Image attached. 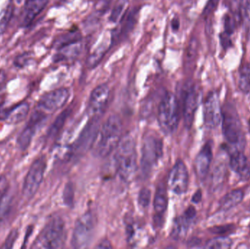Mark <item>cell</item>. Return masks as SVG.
Masks as SVG:
<instances>
[{"mask_svg":"<svg viewBox=\"0 0 250 249\" xmlns=\"http://www.w3.org/2000/svg\"><path fill=\"white\" fill-rule=\"evenodd\" d=\"M81 38H82V35L79 30L70 31L67 33L59 37L54 42V45L58 49H60L65 45H70L74 42H80Z\"/></svg>","mask_w":250,"mask_h":249,"instance_id":"obj_27","label":"cell"},{"mask_svg":"<svg viewBox=\"0 0 250 249\" xmlns=\"http://www.w3.org/2000/svg\"><path fill=\"white\" fill-rule=\"evenodd\" d=\"M233 241L228 237H218L210 240L206 244L204 248L211 249H228L232 247Z\"/></svg>","mask_w":250,"mask_h":249,"instance_id":"obj_32","label":"cell"},{"mask_svg":"<svg viewBox=\"0 0 250 249\" xmlns=\"http://www.w3.org/2000/svg\"><path fill=\"white\" fill-rule=\"evenodd\" d=\"M222 128L225 138L233 149L231 153L242 151L245 147V134L238 113L231 105H226L223 109Z\"/></svg>","mask_w":250,"mask_h":249,"instance_id":"obj_3","label":"cell"},{"mask_svg":"<svg viewBox=\"0 0 250 249\" xmlns=\"http://www.w3.org/2000/svg\"><path fill=\"white\" fill-rule=\"evenodd\" d=\"M141 153V172L148 175L163 156V140L156 134H147L143 141Z\"/></svg>","mask_w":250,"mask_h":249,"instance_id":"obj_6","label":"cell"},{"mask_svg":"<svg viewBox=\"0 0 250 249\" xmlns=\"http://www.w3.org/2000/svg\"><path fill=\"white\" fill-rule=\"evenodd\" d=\"M110 93L111 91L106 84L99 85L92 91L89 102V111L92 114L98 115L104 112L108 104Z\"/></svg>","mask_w":250,"mask_h":249,"instance_id":"obj_14","label":"cell"},{"mask_svg":"<svg viewBox=\"0 0 250 249\" xmlns=\"http://www.w3.org/2000/svg\"><path fill=\"white\" fill-rule=\"evenodd\" d=\"M244 199V192L236 190L226 194L219 203V209L222 211H229L242 203Z\"/></svg>","mask_w":250,"mask_h":249,"instance_id":"obj_21","label":"cell"},{"mask_svg":"<svg viewBox=\"0 0 250 249\" xmlns=\"http://www.w3.org/2000/svg\"><path fill=\"white\" fill-rule=\"evenodd\" d=\"M212 157V146L210 142H208L200 151L195 161V172L200 179H205L208 175Z\"/></svg>","mask_w":250,"mask_h":249,"instance_id":"obj_18","label":"cell"},{"mask_svg":"<svg viewBox=\"0 0 250 249\" xmlns=\"http://www.w3.org/2000/svg\"><path fill=\"white\" fill-rule=\"evenodd\" d=\"M66 241L64 222L59 217L51 219L41 231L32 248L55 249L63 248Z\"/></svg>","mask_w":250,"mask_h":249,"instance_id":"obj_4","label":"cell"},{"mask_svg":"<svg viewBox=\"0 0 250 249\" xmlns=\"http://www.w3.org/2000/svg\"><path fill=\"white\" fill-rule=\"evenodd\" d=\"M129 0H117L109 16L110 21L118 23L127 13Z\"/></svg>","mask_w":250,"mask_h":249,"instance_id":"obj_26","label":"cell"},{"mask_svg":"<svg viewBox=\"0 0 250 249\" xmlns=\"http://www.w3.org/2000/svg\"><path fill=\"white\" fill-rule=\"evenodd\" d=\"M16 232H13L10 233L8 238H7V241L4 243L3 248H11L13 247V244H14L15 240H16Z\"/></svg>","mask_w":250,"mask_h":249,"instance_id":"obj_41","label":"cell"},{"mask_svg":"<svg viewBox=\"0 0 250 249\" xmlns=\"http://www.w3.org/2000/svg\"><path fill=\"white\" fill-rule=\"evenodd\" d=\"M219 1L220 0H208V3H207V6H206L204 10V16H208L211 14L217 8Z\"/></svg>","mask_w":250,"mask_h":249,"instance_id":"obj_36","label":"cell"},{"mask_svg":"<svg viewBox=\"0 0 250 249\" xmlns=\"http://www.w3.org/2000/svg\"><path fill=\"white\" fill-rule=\"evenodd\" d=\"M239 13L245 32L250 38V0H239Z\"/></svg>","mask_w":250,"mask_h":249,"instance_id":"obj_28","label":"cell"},{"mask_svg":"<svg viewBox=\"0 0 250 249\" xmlns=\"http://www.w3.org/2000/svg\"><path fill=\"white\" fill-rule=\"evenodd\" d=\"M139 10L134 8L129 13H126L124 17L120 21V25L117 26L111 35V41L118 42L120 39H123L128 35L135 26L138 20Z\"/></svg>","mask_w":250,"mask_h":249,"instance_id":"obj_17","label":"cell"},{"mask_svg":"<svg viewBox=\"0 0 250 249\" xmlns=\"http://www.w3.org/2000/svg\"><path fill=\"white\" fill-rule=\"evenodd\" d=\"M123 124L120 117L111 115L103 124L94 141V153L100 157L109 156L122 139Z\"/></svg>","mask_w":250,"mask_h":249,"instance_id":"obj_1","label":"cell"},{"mask_svg":"<svg viewBox=\"0 0 250 249\" xmlns=\"http://www.w3.org/2000/svg\"><path fill=\"white\" fill-rule=\"evenodd\" d=\"M172 28H173V30L176 31L179 29V26H180V23H179V19L177 18H174L172 20Z\"/></svg>","mask_w":250,"mask_h":249,"instance_id":"obj_44","label":"cell"},{"mask_svg":"<svg viewBox=\"0 0 250 249\" xmlns=\"http://www.w3.org/2000/svg\"><path fill=\"white\" fill-rule=\"evenodd\" d=\"M192 221L185 214L176 218L172 226L171 237L173 239L179 240L185 237Z\"/></svg>","mask_w":250,"mask_h":249,"instance_id":"obj_22","label":"cell"},{"mask_svg":"<svg viewBox=\"0 0 250 249\" xmlns=\"http://www.w3.org/2000/svg\"></svg>","mask_w":250,"mask_h":249,"instance_id":"obj_45","label":"cell"},{"mask_svg":"<svg viewBox=\"0 0 250 249\" xmlns=\"http://www.w3.org/2000/svg\"><path fill=\"white\" fill-rule=\"evenodd\" d=\"M111 3V0H100L96 5L97 11L100 12L101 13H105L104 12L108 9Z\"/></svg>","mask_w":250,"mask_h":249,"instance_id":"obj_39","label":"cell"},{"mask_svg":"<svg viewBox=\"0 0 250 249\" xmlns=\"http://www.w3.org/2000/svg\"><path fill=\"white\" fill-rule=\"evenodd\" d=\"M239 88L245 93L250 92V65H245L239 75Z\"/></svg>","mask_w":250,"mask_h":249,"instance_id":"obj_33","label":"cell"},{"mask_svg":"<svg viewBox=\"0 0 250 249\" xmlns=\"http://www.w3.org/2000/svg\"><path fill=\"white\" fill-rule=\"evenodd\" d=\"M250 162L244 154L242 151H236L231 153L230 159V167L232 171L240 175L249 167Z\"/></svg>","mask_w":250,"mask_h":249,"instance_id":"obj_24","label":"cell"},{"mask_svg":"<svg viewBox=\"0 0 250 249\" xmlns=\"http://www.w3.org/2000/svg\"><path fill=\"white\" fill-rule=\"evenodd\" d=\"M13 10L14 7L12 3H10L0 12V35L7 29L13 15Z\"/></svg>","mask_w":250,"mask_h":249,"instance_id":"obj_31","label":"cell"},{"mask_svg":"<svg viewBox=\"0 0 250 249\" xmlns=\"http://www.w3.org/2000/svg\"><path fill=\"white\" fill-rule=\"evenodd\" d=\"M97 248L98 249H111L112 248V246L110 244L109 241H103L102 242L100 243L99 245L97 247Z\"/></svg>","mask_w":250,"mask_h":249,"instance_id":"obj_43","label":"cell"},{"mask_svg":"<svg viewBox=\"0 0 250 249\" xmlns=\"http://www.w3.org/2000/svg\"><path fill=\"white\" fill-rule=\"evenodd\" d=\"M167 186L174 194L180 195L186 192L189 186V173L183 161L178 160L170 170Z\"/></svg>","mask_w":250,"mask_h":249,"instance_id":"obj_11","label":"cell"},{"mask_svg":"<svg viewBox=\"0 0 250 249\" xmlns=\"http://www.w3.org/2000/svg\"><path fill=\"white\" fill-rule=\"evenodd\" d=\"M29 105L26 102L13 107L6 114L4 120L7 124H16L21 122L29 114Z\"/></svg>","mask_w":250,"mask_h":249,"instance_id":"obj_20","label":"cell"},{"mask_svg":"<svg viewBox=\"0 0 250 249\" xmlns=\"http://www.w3.org/2000/svg\"><path fill=\"white\" fill-rule=\"evenodd\" d=\"M233 225H224V226L217 227V228H213L211 230L214 233L217 234H226L227 232H231L233 231Z\"/></svg>","mask_w":250,"mask_h":249,"instance_id":"obj_38","label":"cell"},{"mask_svg":"<svg viewBox=\"0 0 250 249\" xmlns=\"http://www.w3.org/2000/svg\"><path fill=\"white\" fill-rule=\"evenodd\" d=\"M70 97V92L65 88L55 89L45 94L40 99L38 104V108L44 114H52L58 110L61 109L67 103Z\"/></svg>","mask_w":250,"mask_h":249,"instance_id":"obj_9","label":"cell"},{"mask_svg":"<svg viewBox=\"0 0 250 249\" xmlns=\"http://www.w3.org/2000/svg\"><path fill=\"white\" fill-rule=\"evenodd\" d=\"M116 150L117 172L123 181L130 182L138 169L136 149L133 137L129 134L122 137Z\"/></svg>","mask_w":250,"mask_h":249,"instance_id":"obj_2","label":"cell"},{"mask_svg":"<svg viewBox=\"0 0 250 249\" xmlns=\"http://www.w3.org/2000/svg\"><path fill=\"white\" fill-rule=\"evenodd\" d=\"M81 45L79 42H74L60 48V53L56 56V61L65 59L68 57H74L79 54Z\"/></svg>","mask_w":250,"mask_h":249,"instance_id":"obj_29","label":"cell"},{"mask_svg":"<svg viewBox=\"0 0 250 249\" xmlns=\"http://www.w3.org/2000/svg\"><path fill=\"white\" fill-rule=\"evenodd\" d=\"M200 99L201 94L195 86L189 85L184 89L182 94V108L185 125L188 129H190L193 124Z\"/></svg>","mask_w":250,"mask_h":249,"instance_id":"obj_10","label":"cell"},{"mask_svg":"<svg viewBox=\"0 0 250 249\" xmlns=\"http://www.w3.org/2000/svg\"><path fill=\"white\" fill-rule=\"evenodd\" d=\"M225 32L229 35H232L234 32L235 26H236V23L235 20L233 16H230V15H227L225 17Z\"/></svg>","mask_w":250,"mask_h":249,"instance_id":"obj_35","label":"cell"},{"mask_svg":"<svg viewBox=\"0 0 250 249\" xmlns=\"http://www.w3.org/2000/svg\"><path fill=\"white\" fill-rule=\"evenodd\" d=\"M109 43H112V41H105L103 42L98 48L92 53V54L89 56L86 60V65L89 68H93V67L98 66V64L101 62V60L104 58L105 54L108 51V48L111 45Z\"/></svg>","mask_w":250,"mask_h":249,"instance_id":"obj_25","label":"cell"},{"mask_svg":"<svg viewBox=\"0 0 250 249\" xmlns=\"http://www.w3.org/2000/svg\"><path fill=\"white\" fill-rule=\"evenodd\" d=\"M45 115L46 114L38 111V110H36V111L32 114L27 126L23 130L18 139V144L22 150H25L29 146L37 127L42 121H44Z\"/></svg>","mask_w":250,"mask_h":249,"instance_id":"obj_16","label":"cell"},{"mask_svg":"<svg viewBox=\"0 0 250 249\" xmlns=\"http://www.w3.org/2000/svg\"><path fill=\"white\" fill-rule=\"evenodd\" d=\"M8 181H7L6 177H4V175H1L0 176V201L4 197L7 189H8Z\"/></svg>","mask_w":250,"mask_h":249,"instance_id":"obj_37","label":"cell"},{"mask_svg":"<svg viewBox=\"0 0 250 249\" xmlns=\"http://www.w3.org/2000/svg\"><path fill=\"white\" fill-rule=\"evenodd\" d=\"M202 199V192L201 190H198L194 194L193 197L192 198V201L194 203H199Z\"/></svg>","mask_w":250,"mask_h":249,"instance_id":"obj_42","label":"cell"},{"mask_svg":"<svg viewBox=\"0 0 250 249\" xmlns=\"http://www.w3.org/2000/svg\"><path fill=\"white\" fill-rule=\"evenodd\" d=\"M150 200H151V191L147 188L142 189L138 195V204L143 209H146L149 206Z\"/></svg>","mask_w":250,"mask_h":249,"instance_id":"obj_34","label":"cell"},{"mask_svg":"<svg viewBox=\"0 0 250 249\" xmlns=\"http://www.w3.org/2000/svg\"><path fill=\"white\" fill-rule=\"evenodd\" d=\"M70 112H71V110L68 108V109L63 111V112L60 114V115L56 118L55 121L53 123L49 131H48V135H49L50 137H54V136L57 135V134H58L59 132L61 130V129L62 128L63 126H64L66 120H67V118H68L69 115H70Z\"/></svg>","mask_w":250,"mask_h":249,"instance_id":"obj_30","label":"cell"},{"mask_svg":"<svg viewBox=\"0 0 250 249\" xmlns=\"http://www.w3.org/2000/svg\"><path fill=\"white\" fill-rule=\"evenodd\" d=\"M158 121L165 134H170L177 130L179 121V102L176 96L167 92L159 105Z\"/></svg>","mask_w":250,"mask_h":249,"instance_id":"obj_5","label":"cell"},{"mask_svg":"<svg viewBox=\"0 0 250 249\" xmlns=\"http://www.w3.org/2000/svg\"><path fill=\"white\" fill-rule=\"evenodd\" d=\"M167 207V194L166 185L160 184L156 190L154 199V210L156 216L161 219Z\"/></svg>","mask_w":250,"mask_h":249,"instance_id":"obj_19","label":"cell"},{"mask_svg":"<svg viewBox=\"0 0 250 249\" xmlns=\"http://www.w3.org/2000/svg\"><path fill=\"white\" fill-rule=\"evenodd\" d=\"M204 124L208 129H215L220 125L223 118V109L220 98L216 92H211L204 102Z\"/></svg>","mask_w":250,"mask_h":249,"instance_id":"obj_12","label":"cell"},{"mask_svg":"<svg viewBox=\"0 0 250 249\" xmlns=\"http://www.w3.org/2000/svg\"><path fill=\"white\" fill-rule=\"evenodd\" d=\"M48 0H26L20 18V25L29 26L37 16L45 8Z\"/></svg>","mask_w":250,"mask_h":249,"instance_id":"obj_15","label":"cell"},{"mask_svg":"<svg viewBox=\"0 0 250 249\" xmlns=\"http://www.w3.org/2000/svg\"><path fill=\"white\" fill-rule=\"evenodd\" d=\"M95 228V218L92 213H86L81 216L76 222L72 236L73 248H87L93 239Z\"/></svg>","mask_w":250,"mask_h":249,"instance_id":"obj_7","label":"cell"},{"mask_svg":"<svg viewBox=\"0 0 250 249\" xmlns=\"http://www.w3.org/2000/svg\"><path fill=\"white\" fill-rule=\"evenodd\" d=\"M46 169V159L45 156L37 159L29 168L23 181L22 193L26 198L30 199L36 194L43 180Z\"/></svg>","mask_w":250,"mask_h":249,"instance_id":"obj_8","label":"cell"},{"mask_svg":"<svg viewBox=\"0 0 250 249\" xmlns=\"http://www.w3.org/2000/svg\"><path fill=\"white\" fill-rule=\"evenodd\" d=\"M227 172V163L224 159H220L216 163L211 177V185L214 190H217L223 186Z\"/></svg>","mask_w":250,"mask_h":249,"instance_id":"obj_23","label":"cell"},{"mask_svg":"<svg viewBox=\"0 0 250 249\" xmlns=\"http://www.w3.org/2000/svg\"></svg>","mask_w":250,"mask_h":249,"instance_id":"obj_46","label":"cell"},{"mask_svg":"<svg viewBox=\"0 0 250 249\" xmlns=\"http://www.w3.org/2000/svg\"><path fill=\"white\" fill-rule=\"evenodd\" d=\"M98 130H99L98 119L96 117V118L92 120L85 127L82 134L79 135V138L75 142L70 152V156H73H73L77 157L78 156H80L87 151L88 149L93 145Z\"/></svg>","mask_w":250,"mask_h":249,"instance_id":"obj_13","label":"cell"},{"mask_svg":"<svg viewBox=\"0 0 250 249\" xmlns=\"http://www.w3.org/2000/svg\"><path fill=\"white\" fill-rule=\"evenodd\" d=\"M230 35L226 33V32H223L220 35V41H221V45H223V48H228L231 45V39L230 38Z\"/></svg>","mask_w":250,"mask_h":249,"instance_id":"obj_40","label":"cell"}]
</instances>
